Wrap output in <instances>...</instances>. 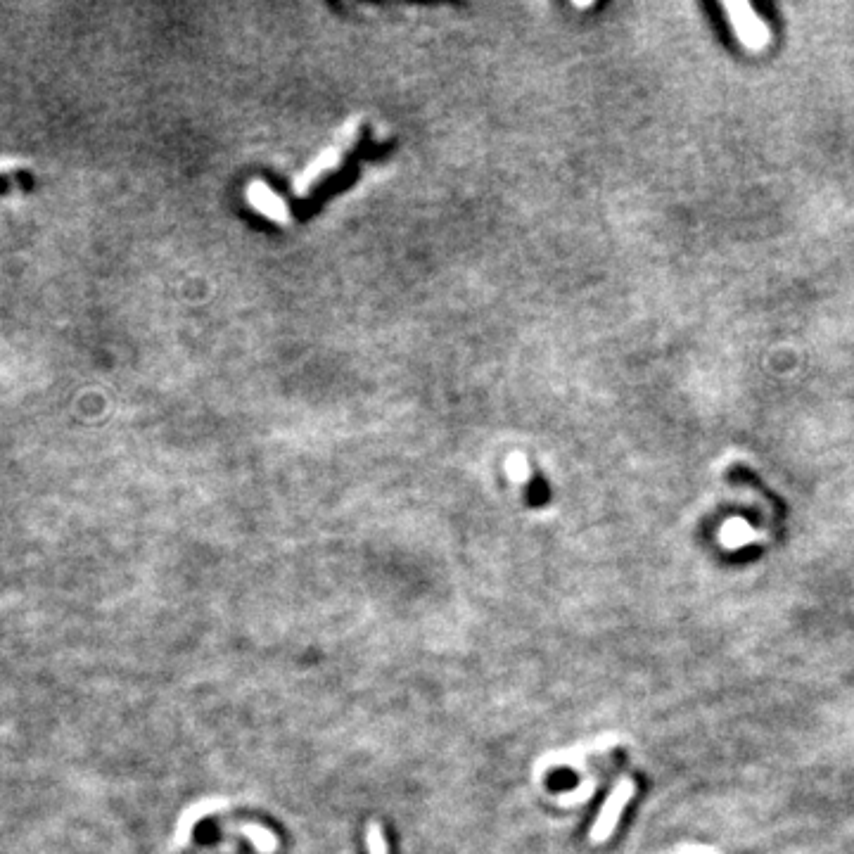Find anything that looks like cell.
Segmentation results:
<instances>
[{
	"mask_svg": "<svg viewBox=\"0 0 854 854\" xmlns=\"http://www.w3.org/2000/svg\"><path fill=\"white\" fill-rule=\"evenodd\" d=\"M368 852L371 854H387V843H385V836H382L380 824L368 826Z\"/></svg>",
	"mask_w": 854,
	"mask_h": 854,
	"instance_id": "5b68a950",
	"label": "cell"
},
{
	"mask_svg": "<svg viewBox=\"0 0 854 854\" xmlns=\"http://www.w3.org/2000/svg\"><path fill=\"white\" fill-rule=\"evenodd\" d=\"M226 805H228V800H223V798H207V800L195 802V805H190L186 809V812H183V817L178 819L176 840H174V843L176 845L186 843V840L190 838V833H193V828H195L197 821L209 817V814L216 812V809H223Z\"/></svg>",
	"mask_w": 854,
	"mask_h": 854,
	"instance_id": "3957f363",
	"label": "cell"
},
{
	"mask_svg": "<svg viewBox=\"0 0 854 854\" xmlns=\"http://www.w3.org/2000/svg\"><path fill=\"white\" fill-rule=\"evenodd\" d=\"M634 786L632 781H622L620 786L613 790V795H610L608 802H605L601 809V817H598L594 831H591V838L596 840V843H601L613 833V828L617 826V819H620L624 805H627L629 798H632Z\"/></svg>",
	"mask_w": 854,
	"mask_h": 854,
	"instance_id": "7a4b0ae2",
	"label": "cell"
},
{
	"mask_svg": "<svg viewBox=\"0 0 854 854\" xmlns=\"http://www.w3.org/2000/svg\"><path fill=\"white\" fill-rule=\"evenodd\" d=\"M238 831L242 833V836H245L247 840H250V843L257 847V850L261 852V854H273L276 852V847H278V840H276V836H273V833L269 831V828H264V826H259V824H245V826H240Z\"/></svg>",
	"mask_w": 854,
	"mask_h": 854,
	"instance_id": "277c9868",
	"label": "cell"
},
{
	"mask_svg": "<svg viewBox=\"0 0 854 854\" xmlns=\"http://www.w3.org/2000/svg\"><path fill=\"white\" fill-rule=\"evenodd\" d=\"M724 10L729 12L731 24H734L738 38H741L743 46L752 50H760L769 43V31L767 24L762 22V17L755 15V10L745 3H726Z\"/></svg>",
	"mask_w": 854,
	"mask_h": 854,
	"instance_id": "6da1fadb",
	"label": "cell"
},
{
	"mask_svg": "<svg viewBox=\"0 0 854 854\" xmlns=\"http://www.w3.org/2000/svg\"><path fill=\"white\" fill-rule=\"evenodd\" d=\"M17 167H19L17 159H0V174H5V171H12Z\"/></svg>",
	"mask_w": 854,
	"mask_h": 854,
	"instance_id": "52a82bcc",
	"label": "cell"
},
{
	"mask_svg": "<svg viewBox=\"0 0 854 854\" xmlns=\"http://www.w3.org/2000/svg\"><path fill=\"white\" fill-rule=\"evenodd\" d=\"M511 477L515 482H525L527 480V463L522 461V458H513L511 461Z\"/></svg>",
	"mask_w": 854,
	"mask_h": 854,
	"instance_id": "8992f818",
	"label": "cell"
}]
</instances>
